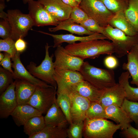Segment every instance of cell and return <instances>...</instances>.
I'll return each instance as SVG.
<instances>
[{"label":"cell","instance_id":"1","mask_svg":"<svg viewBox=\"0 0 138 138\" xmlns=\"http://www.w3.org/2000/svg\"><path fill=\"white\" fill-rule=\"evenodd\" d=\"M65 48L70 54L84 60L94 59L102 55H111L116 52L113 43L105 39L68 44Z\"/></svg>","mask_w":138,"mask_h":138},{"label":"cell","instance_id":"2","mask_svg":"<svg viewBox=\"0 0 138 138\" xmlns=\"http://www.w3.org/2000/svg\"><path fill=\"white\" fill-rule=\"evenodd\" d=\"M79 72L84 79L93 86L103 90L117 84L113 70L97 67L84 62Z\"/></svg>","mask_w":138,"mask_h":138},{"label":"cell","instance_id":"3","mask_svg":"<svg viewBox=\"0 0 138 138\" xmlns=\"http://www.w3.org/2000/svg\"><path fill=\"white\" fill-rule=\"evenodd\" d=\"M121 126L105 119H90L84 121L83 136L85 138H113Z\"/></svg>","mask_w":138,"mask_h":138},{"label":"cell","instance_id":"4","mask_svg":"<svg viewBox=\"0 0 138 138\" xmlns=\"http://www.w3.org/2000/svg\"><path fill=\"white\" fill-rule=\"evenodd\" d=\"M51 47L48 43L45 45V55L44 59L38 66L31 61L27 69L33 76L49 84L57 89V85L54 78L55 69L53 61L54 55L50 56L49 49Z\"/></svg>","mask_w":138,"mask_h":138},{"label":"cell","instance_id":"5","mask_svg":"<svg viewBox=\"0 0 138 138\" xmlns=\"http://www.w3.org/2000/svg\"><path fill=\"white\" fill-rule=\"evenodd\" d=\"M108 39L111 40L115 47V54L119 57L126 55L131 50L138 44V35L129 36L120 30L109 24L104 27Z\"/></svg>","mask_w":138,"mask_h":138},{"label":"cell","instance_id":"6","mask_svg":"<svg viewBox=\"0 0 138 138\" xmlns=\"http://www.w3.org/2000/svg\"><path fill=\"white\" fill-rule=\"evenodd\" d=\"M8 20L11 29V38L15 41L20 38H23L34 26L29 14H25L17 9L8 10Z\"/></svg>","mask_w":138,"mask_h":138},{"label":"cell","instance_id":"7","mask_svg":"<svg viewBox=\"0 0 138 138\" xmlns=\"http://www.w3.org/2000/svg\"><path fill=\"white\" fill-rule=\"evenodd\" d=\"M79 6L89 17L104 27L109 24L114 14L99 0H82Z\"/></svg>","mask_w":138,"mask_h":138},{"label":"cell","instance_id":"8","mask_svg":"<svg viewBox=\"0 0 138 138\" xmlns=\"http://www.w3.org/2000/svg\"><path fill=\"white\" fill-rule=\"evenodd\" d=\"M56 89L54 87H42L37 86L27 104L46 114L56 101Z\"/></svg>","mask_w":138,"mask_h":138},{"label":"cell","instance_id":"9","mask_svg":"<svg viewBox=\"0 0 138 138\" xmlns=\"http://www.w3.org/2000/svg\"><path fill=\"white\" fill-rule=\"evenodd\" d=\"M59 88L65 89L69 95L71 101L70 112L72 122L84 121L86 118V112L91 102L68 87Z\"/></svg>","mask_w":138,"mask_h":138},{"label":"cell","instance_id":"10","mask_svg":"<svg viewBox=\"0 0 138 138\" xmlns=\"http://www.w3.org/2000/svg\"><path fill=\"white\" fill-rule=\"evenodd\" d=\"M54 55L55 69L68 70L79 71L84 60L69 53L65 48L59 46L56 47Z\"/></svg>","mask_w":138,"mask_h":138},{"label":"cell","instance_id":"11","mask_svg":"<svg viewBox=\"0 0 138 138\" xmlns=\"http://www.w3.org/2000/svg\"><path fill=\"white\" fill-rule=\"evenodd\" d=\"M27 3L29 11L28 14L33 21L34 26H56L59 23V22L47 11L38 1L30 0Z\"/></svg>","mask_w":138,"mask_h":138},{"label":"cell","instance_id":"12","mask_svg":"<svg viewBox=\"0 0 138 138\" xmlns=\"http://www.w3.org/2000/svg\"><path fill=\"white\" fill-rule=\"evenodd\" d=\"M47 11L60 22L69 18L72 7L62 0H38Z\"/></svg>","mask_w":138,"mask_h":138},{"label":"cell","instance_id":"13","mask_svg":"<svg viewBox=\"0 0 138 138\" xmlns=\"http://www.w3.org/2000/svg\"><path fill=\"white\" fill-rule=\"evenodd\" d=\"M125 98L123 87L118 83L111 88L103 90L98 102L105 107L111 105L121 107Z\"/></svg>","mask_w":138,"mask_h":138},{"label":"cell","instance_id":"14","mask_svg":"<svg viewBox=\"0 0 138 138\" xmlns=\"http://www.w3.org/2000/svg\"><path fill=\"white\" fill-rule=\"evenodd\" d=\"M14 81L0 96V118H7L18 105Z\"/></svg>","mask_w":138,"mask_h":138},{"label":"cell","instance_id":"15","mask_svg":"<svg viewBox=\"0 0 138 138\" xmlns=\"http://www.w3.org/2000/svg\"><path fill=\"white\" fill-rule=\"evenodd\" d=\"M21 53L17 52L12 59V68H13L16 79L27 81L37 86L47 87L52 86L33 76L25 67L21 62L20 55Z\"/></svg>","mask_w":138,"mask_h":138},{"label":"cell","instance_id":"16","mask_svg":"<svg viewBox=\"0 0 138 138\" xmlns=\"http://www.w3.org/2000/svg\"><path fill=\"white\" fill-rule=\"evenodd\" d=\"M37 31L52 37L53 39L54 45L53 47L54 48L61 45L64 42L71 44L74 43L77 41L84 42L95 39H108L107 38L103 35L97 33L86 36H77L72 34H56L41 31Z\"/></svg>","mask_w":138,"mask_h":138},{"label":"cell","instance_id":"17","mask_svg":"<svg viewBox=\"0 0 138 138\" xmlns=\"http://www.w3.org/2000/svg\"><path fill=\"white\" fill-rule=\"evenodd\" d=\"M42 113L36 109L28 104L18 105L11 115L18 126H23L30 118L42 115Z\"/></svg>","mask_w":138,"mask_h":138},{"label":"cell","instance_id":"18","mask_svg":"<svg viewBox=\"0 0 138 138\" xmlns=\"http://www.w3.org/2000/svg\"><path fill=\"white\" fill-rule=\"evenodd\" d=\"M66 86L87 98L91 102H98L103 91L97 88L84 79Z\"/></svg>","mask_w":138,"mask_h":138},{"label":"cell","instance_id":"19","mask_svg":"<svg viewBox=\"0 0 138 138\" xmlns=\"http://www.w3.org/2000/svg\"><path fill=\"white\" fill-rule=\"evenodd\" d=\"M15 93L18 105L27 104L37 85L28 81L16 79Z\"/></svg>","mask_w":138,"mask_h":138},{"label":"cell","instance_id":"20","mask_svg":"<svg viewBox=\"0 0 138 138\" xmlns=\"http://www.w3.org/2000/svg\"><path fill=\"white\" fill-rule=\"evenodd\" d=\"M54 78L57 87L70 86L84 79L79 71L68 70H56Z\"/></svg>","mask_w":138,"mask_h":138},{"label":"cell","instance_id":"21","mask_svg":"<svg viewBox=\"0 0 138 138\" xmlns=\"http://www.w3.org/2000/svg\"><path fill=\"white\" fill-rule=\"evenodd\" d=\"M46 125H53L67 128L69 124L66 117L56 101L48 110L44 117Z\"/></svg>","mask_w":138,"mask_h":138},{"label":"cell","instance_id":"22","mask_svg":"<svg viewBox=\"0 0 138 138\" xmlns=\"http://www.w3.org/2000/svg\"><path fill=\"white\" fill-rule=\"evenodd\" d=\"M107 119L113 120L121 126V131L126 129L133 121L121 107L111 105L105 107Z\"/></svg>","mask_w":138,"mask_h":138},{"label":"cell","instance_id":"23","mask_svg":"<svg viewBox=\"0 0 138 138\" xmlns=\"http://www.w3.org/2000/svg\"><path fill=\"white\" fill-rule=\"evenodd\" d=\"M127 62L124 63L122 69L128 72L132 80L131 83L138 87V47H134L126 55Z\"/></svg>","mask_w":138,"mask_h":138},{"label":"cell","instance_id":"24","mask_svg":"<svg viewBox=\"0 0 138 138\" xmlns=\"http://www.w3.org/2000/svg\"><path fill=\"white\" fill-rule=\"evenodd\" d=\"M48 29L51 32L65 30L72 33L80 35H89L95 33L88 30L80 24L74 22L70 18L59 22L57 26L54 27L49 28Z\"/></svg>","mask_w":138,"mask_h":138},{"label":"cell","instance_id":"25","mask_svg":"<svg viewBox=\"0 0 138 138\" xmlns=\"http://www.w3.org/2000/svg\"><path fill=\"white\" fill-rule=\"evenodd\" d=\"M109 24L120 30L128 36L138 35V32L125 17L123 11H120L114 14L110 20Z\"/></svg>","mask_w":138,"mask_h":138},{"label":"cell","instance_id":"26","mask_svg":"<svg viewBox=\"0 0 138 138\" xmlns=\"http://www.w3.org/2000/svg\"><path fill=\"white\" fill-rule=\"evenodd\" d=\"M67 137V129L53 125H46L39 132L29 138H66Z\"/></svg>","mask_w":138,"mask_h":138},{"label":"cell","instance_id":"27","mask_svg":"<svg viewBox=\"0 0 138 138\" xmlns=\"http://www.w3.org/2000/svg\"><path fill=\"white\" fill-rule=\"evenodd\" d=\"M57 103L66 116L69 124L73 122L70 112L71 101L69 95L65 89L57 88Z\"/></svg>","mask_w":138,"mask_h":138},{"label":"cell","instance_id":"28","mask_svg":"<svg viewBox=\"0 0 138 138\" xmlns=\"http://www.w3.org/2000/svg\"><path fill=\"white\" fill-rule=\"evenodd\" d=\"M46 125L44 117L42 115L32 117L23 125L24 132L28 137L42 130Z\"/></svg>","mask_w":138,"mask_h":138},{"label":"cell","instance_id":"29","mask_svg":"<svg viewBox=\"0 0 138 138\" xmlns=\"http://www.w3.org/2000/svg\"><path fill=\"white\" fill-rule=\"evenodd\" d=\"M131 77L128 71L123 72L119 78V83L122 85L125 90L126 98L134 102H138V87L131 86L129 80Z\"/></svg>","mask_w":138,"mask_h":138},{"label":"cell","instance_id":"30","mask_svg":"<svg viewBox=\"0 0 138 138\" xmlns=\"http://www.w3.org/2000/svg\"><path fill=\"white\" fill-rule=\"evenodd\" d=\"M124 13L127 19L138 32V0H129L128 7Z\"/></svg>","mask_w":138,"mask_h":138},{"label":"cell","instance_id":"31","mask_svg":"<svg viewBox=\"0 0 138 138\" xmlns=\"http://www.w3.org/2000/svg\"><path fill=\"white\" fill-rule=\"evenodd\" d=\"M90 119H107L105 107L98 102H91L86 113V118Z\"/></svg>","mask_w":138,"mask_h":138},{"label":"cell","instance_id":"32","mask_svg":"<svg viewBox=\"0 0 138 138\" xmlns=\"http://www.w3.org/2000/svg\"><path fill=\"white\" fill-rule=\"evenodd\" d=\"M126 112L128 116L135 125L138 129V102H134L124 99L121 107Z\"/></svg>","mask_w":138,"mask_h":138},{"label":"cell","instance_id":"33","mask_svg":"<svg viewBox=\"0 0 138 138\" xmlns=\"http://www.w3.org/2000/svg\"><path fill=\"white\" fill-rule=\"evenodd\" d=\"M110 11L115 14L125 11L128 8L129 0H99Z\"/></svg>","mask_w":138,"mask_h":138},{"label":"cell","instance_id":"34","mask_svg":"<svg viewBox=\"0 0 138 138\" xmlns=\"http://www.w3.org/2000/svg\"><path fill=\"white\" fill-rule=\"evenodd\" d=\"M14 76L10 71L0 67V94H1L14 82Z\"/></svg>","mask_w":138,"mask_h":138},{"label":"cell","instance_id":"35","mask_svg":"<svg viewBox=\"0 0 138 138\" xmlns=\"http://www.w3.org/2000/svg\"><path fill=\"white\" fill-rule=\"evenodd\" d=\"M84 121L73 122L67 129V137L69 138H82Z\"/></svg>","mask_w":138,"mask_h":138},{"label":"cell","instance_id":"36","mask_svg":"<svg viewBox=\"0 0 138 138\" xmlns=\"http://www.w3.org/2000/svg\"><path fill=\"white\" fill-rule=\"evenodd\" d=\"M15 41L11 38L0 40V51L9 54L13 58L17 52L15 46Z\"/></svg>","mask_w":138,"mask_h":138},{"label":"cell","instance_id":"37","mask_svg":"<svg viewBox=\"0 0 138 138\" xmlns=\"http://www.w3.org/2000/svg\"><path fill=\"white\" fill-rule=\"evenodd\" d=\"M80 24L91 32L100 33L105 36L106 34L105 27L89 17Z\"/></svg>","mask_w":138,"mask_h":138},{"label":"cell","instance_id":"38","mask_svg":"<svg viewBox=\"0 0 138 138\" xmlns=\"http://www.w3.org/2000/svg\"><path fill=\"white\" fill-rule=\"evenodd\" d=\"M89 17L79 5L72 7L70 18L75 22L80 24Z\"/></svg>","mask_w":138,"mask_h":138},{"label":"cell","instance_id":"39","mask_svg":"<svg viewBox=\"0 0 138 138\" xmlns=\"http://www.w3.org/2000/svg\"><path fill=\"white\" fill-rule=\"evenodd\" d=\"M0 22V37L3 39L11 38V29L7 18Z\"/></svg>","mask_w":138,"mask_h":138},{"label":"cell","instance_id":"40","mask_svg":"<svg viewBox=\"0 0 138 138\" xmlns=\"http://www.w3.org/2000/svg\"><path fill=\"white\" fill-rule=\"evenodd\" d=\"M121 136L126 138H138V129L132 126L130 124L126 130L120 133Z\"/></svg>","mask_w":138,"mask_h":138},{"label":"cell","instance_id":"41","mask_svg":"<svg viewBox=\"0 0 138 138\" xmlns=\"http://www.w3.org/2000/svg\"><path fill=\"white\" fill-rule=\"evenodd\" d=\"M4 57L3 60L0 62L1 65L5 69L10 71L13 74L14 79H16L14 71L12 70V63L11 62L12 57L8 53L5 52Z\"/></svg>","mask_w":138,"mask_h":138},{"label":"cell","instance_id":"42","mask_svg":"<svg viewBox=\"0 0 138 138\" xmlns=\"http://www.w3.org/2000/svg\"><path fill=\"white\" fill-rule=\"evenodd\" d=\"M104 63L105 66L108 69L110 70L115 68L119 65L117 59L111 55H109L105 58Z\"/></svg>","mask_w":138,"mask_h":138},{"label":"cell","instance_id":"43","mask_svg":"<svg viewBox=\"0 0 138 138\" xmlns=\"http://www.w3.org/2000/svg\"><path fill=\"white\" fill-rule=\"evenodd\" d=\"M27 42L23 38H20L15 41V46L17 51L21 54L26 49Z\"/></svg>","mask_w":138,"mask_h":138},{"label":"cell","instance_id":"44","mask_svg":"<svg viewBox=\"0 0 138 138\" xmlns=\"http://www.w3.org/2000/svg\"><path fill=\"white\" fill-rule=\"evenodd\" d=\"M66 4L72 7L79 5V4L74 0H62Z\"/></svg>","mask_w":138,"mask_h":138},{"label":"cell","instance_id":"45","mask_svg":"<svg viewBox=\"0 0 138 138\" xmlns=\"http://www.w3.org/2000/svg\"><path fill=\"white\" fill-rule=\"evenodd\" d=\"M4 57V53H0V62L2 61Z\"/></svg>","mask_w":138,"mask_h":138},{"label":"cell","instance_id":"46","mask_svg":"<svg viewBox=\"0 0 138 138\" xmlns=\"http://www.w3.org/2000/svg\"><path fill=\"white\" fill-rule=\"evenodd\" d=\"M30 0H22V1L24 4H26Z\"/></svg>","mask_w":138,"mask_h":138},{"label":"cell","instance_id":"47","mask_svg":"<svg viewBox=\"0 0 138 138\" xmlns=\"http://www.w3.org/2000/svg\"><path fill=\"white\" fill-rule=\"evenodd\" d=\"M77 2L79 4L80 3L82 0H74Z\"/></svg>","mask_w":138,"mask_h":138},{"label":"cell","instance_id":"48","mask_svg":"<svg viewBox=\"0 0 138 138\" xmlns=\"http://www.w3.org/2000/svg\"><path fill=\"white\" fill-rule=\"evenodd\" d=\"M5 0H0V2L5 3Z\"/></svg>","mask_w":138,"mask_h":138},{"label":"cell","instance_id":"49","mask_svg":"<svg viewBox=\"0 0 138 138\" xmlns=\"http://www.w3.org/2000/svg\"><path fill=\"white\" fill-rule=\"evenodd\" d=\"M10 0H6L7 2H9Z\"/></svg>","mask_w":138,"mask_h":138},{"label":"cell","instance_id":"50","mask_svg":"<svg viewBox=\"0 0 138 138\" xmlns=\"http://www.w3.org/2000/svg\"><path fill=\"white\" fill-rule=\"evenodd\" d=\"M137 46L138 47V44H137Z\"/></svg>","mask_w":138,"mask_h":138}]
</instances>
